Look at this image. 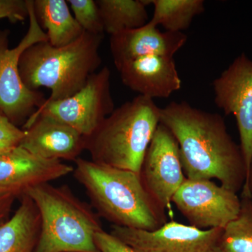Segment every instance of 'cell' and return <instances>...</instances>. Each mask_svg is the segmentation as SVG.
I'll return each mask as SVG.
<instances>
[{"label":"cell","mask_w":252,"mask_h":252,"mask_svg":"<svg viewBox=\"0 0 252 252\" xmlns=\"http://www.w3.org/2000/svg\"><path fill=\"white\" fill-rule=\"evenodd\" d=\"M29 28L19 44L9 48V30L0 31V110L17 126L28 119L46 101L42 92L31 91L20 75L19 60L25 50L41 41H49L34 14L32 0H27Z\"/></svg>","instance_id":"6"},{"label":"cell","mask_w":252,"mask_h":252,"mask_svg":"<svg viewBox=\"0 0 252 252\" xmlns=\"http://www.w3.org/2000/svg\"><path fill=\"white\" fill-rule=\"evenodd\" d=\"M73 175L99 218L112 225L154 230L168 221L165 211L145 189L140 173L79 158Z\"/></svg>","instance_id":"2"},{"label":"cell","mask_w":252,"mask_h":252,"mask_svg":"<svg viewBox=\"0 0 252 252\" xmlns=\"http://www.w3.org/2000/svg\"><path fill=\"white\" fill-rule=\"evenodd\" d=\"M160 120L178 142L187 179H215L235 193L242 190L247 178L245 160L221 116L183 101L160 108Z\"/></svg>","instance_id":"1"},{"label":"cell","mask_w":252,"mask_h":252,"mask_svg":"<svg viewBox=\"0 0 252 252\" xmlns=\"http://www.w3.org/2000/svg\"><path fill=\"white\" fill-rule=\"evenodd\" d=\"M104 32L110 36L149 22L146 0H96Z\"/></svg>","instance_id":"18"},{"label":"cell","mask_w":252,"mask_h":252,"mask_svg":"<svg viewBox=\"0 0 252 252\" xmlns=\"http://www.w3.org/2000/svg\"><path fill=\"white\" fill-rule=\"evenodd\" d=\"M238 216L223 229L221 252H252V196L241 195Z\"/></svg>","instance_id":"20"},{"label":"cell","mask_w":252,"mask_h":252,"mask_svg":"<svg viewBox=\"0 0 252 252\" xmlns=\"http://www.w3.org/2000/svg\"><path fill=\"white\" fill-rule=\"evenodd\" d=\"M150 3L154 11L149 22L172 32H182L205 11L203 0H151Z\"/></svg>","instance_id":"19"},{"label":"cell","mask_w":252,"mask_h":252,"mask_svg":"<svg viewBox=\"0 0 252 252\" xmlns=\"http://www.w3.org/2000/svg\"><path fill=\"white\" fill-rule=\"evenodd\" d=\"M94 242L99 252H139L112 233L104 230L94 235Z\"/></svg>","instance_id":"23"},{"label":"cell","mask_w":252,"mask_h":252,"mask_svg":"<svg viewBox=\"0 0 252 252\" xmlns=\"http://www.w3.org/2000/svg\"><path fill=\"white\" fill-rule=\"evenodd\" d=\"M33 9L41 28L46 30L49 44L67 46L79 39L84 30L71 14L65 0H32Z\"/></svg>","instance_id":"17"},{"label":"cell","mask_w":252,"mask_h":252,"mask_svg":"<svg viewBox=\"0 0 252 252\" xmlns=\"http://www.w3.org/2000/svg\"><path fill=\"white\" fill-rule=\"evenodd\" d=\"M24 135V130L13 124L9 118L0 110V142L18 146Z\"/></svg>","instance_id":"24"},{"label":"cell","mask_w":252,"mask_h":252,"mask_svg":"<svg viewBox=\"0 0 252 252\" xmlns=\"http://www.w3.org/2000/svg\"><path fill=\"white\" fill-rule=\"evenodd\" d=\"M172 203L189 225L202 230L224 228L236 218L241 206L236 193L213 181L187 178Z\"/></svg>","instance_id":"9"},{"label":"cell","mask_w":252,"mask_h":252,"mask_svg":"<svg viewBox=\"0 0 252 252\" xmlns=\"http://www.w3.org/2000/svg\"><path fill=\"white\" fill-rule=\"evenodd\" d=\"M74 17L84 32L96 35H104L103 23L96 1L67 0Z\"/></svg>","instance_id":"21"},{"label":"cell","mask_w":252,"mask_h":252,"mask_svg":"<svg viewBox=\"0 0 252 252\" xmlns=\"http://www.w3.org/2000/svg\"><path fill=\"white\" fill-rule=\"evenodd\" d=\"M40 231L37 207L28 195H23L14 215L0 225V252H34Z\"/></svg>","instance_id":"16"},{"label":"cell","mask_w":252,"mask_h":252,"mask_svg":"<svg viewBox=\"0 0 252 252\" xmlns=\"http://www.w3.org/2000/svg\"><path fill=\"white\" fill-rule=\"evenodd\" d=\"M19 147L47 160L75 161L85 150V139L72 127L54 118L40 115L23 126Z\"/></svg>","instance_id":"13"},{"label":"cell","mask_w":252,"mask_h":252,"mask_svg":"<svg viewBox=\"0 0 252 252\" xmlns=\"http://www.w3.org/2000/svg\"><path fill=\"white\" fill-rule=\"evenodd\" d=\"M26 195L41 218V231L34 252H99L94 235L103 230L98 215L67 185L43 184Z\"/></svg>","instance_id":"5"},{"label":"cell","mask_w":252,"mask_h":252,"mask_svg":"<svg viewBox=\"0 0 252 252\" xmlns=\"http://www.w3.org/2000/svg\"><path fill=\"white\" fill-rule=\"evenodd\" d=\"M15 198L11 194L0 193V225L6 221Z\"/></svg>","instance_id":"25"},{"label":"cell","mask_w":252,"mask_h":252,"mask_svg":"<svg viewBox=\"0 0 252 252\" xmlns=\"http://www.w3.org/2000/svg\"><path fill=\"white\" fill-rule=\"evenodd\" d=\"M17 147L14 144L5 143V142H0V156L2 155L11 149H14V147Z\"/></svg>","instance_id":"26"},{"label":"cell","mask_w":252,"mask_h":252,"mask_svg":"<svg viewBox=\"0 0 252 252\" xmlns=\"http://www.w3.org/2000/svg\"><path fill=\"white\" fill-rule=\"evenodd\" d=\"M223 229L202 230L168 220L151 231L111 225L109 233L139 252H221Z\"/></svg>","instance_id":"10"},{"label":"cell","mask_w":252,"mask_h":252,"mask_svg":"<svg viewBox=\"0 0 252 252\" xmlns=\"http://www.w3.org/2000/svg\"><path fill=\"white\" fill-rule=\"evenodd\" d=\"M249 189H250V191L251 192L252 195V165L251 170H250V180H249Z\"/></svg>","instance_id":"27"},{"label":"cell","mask_w":252,"mask_h":252,"mask_svg":"<svg viewBox=\"0 0 252 252\" xmlns=\"http://www.w3.org/2000/svg\"><path fill=\"white\" fill-rule=\"evenodd\" d=\"M160 108L140 95L114 109L85 139L91 160L140 173L146 152L160 124Z\"/></svg>","instance_id":"4"},{"label":"cell","mask_w":252,"mask_h":252,"mask_svg":"<svg viewBox=\"0 0 252 252\" xmlns=\"http://www.w3.org/2000/svg\"><path fill=\"white\" fill-rule=\"evenodd\" d=\"M73 171L74 167L61 160L41 158L17 146L0 156V193L22 197L30 189Z\"/></svg>","instance_id":"12"},{"label":"cell","mask_w":252,"mask_h":252,"mask_svg":"<svg viewBox=\"0 0 252 252\" xmlns=\"http://www.w3.org/2000/svg\"><path fill=\"white\" fill-rule=\"evenodd\" d=\"M187 41L183 32H161L150 22L110 36L109 47L116 68L147 56L173 57Z\"/></svg>","instance_id":"15"},{"label":"cell","mask_w":252,"mask_h":252,"mask_svg":"<svg viewBox=\"0 0 252 252\" xmlns=\"http://www.w3.org/2000/svg\"><path fill=\"white\" fill-rule=\"evenodd\" d=\"M103 37L84 32L77 40L62 47H54L49 41L30 46L18 64L23 84L31 91L50 89L51 94L46 101L71 97L100 67L99 50Z\"/></svg>","instance_id":"3"},{"label":"cell","mask_w":252,"mask_h":252,"mask_svg":"<svg viewBox=\"0 0 252 252\" xmlns=\"http://www.w3.org/2000/svg\"><path fill=\"white\" fill-rule=\"evenodd\" d=\"M117 70L124 85L152 99L168 98L182 87L173 57L144 56L124 63Z\"/></svg>","instance_id":"14"},{"label":"cell","mask_w":252,"mask_h":252,"mask_svg":"<svg viewBox=\"0 0 252 252\" xmlns=\"http://www.w3.org/2000/svg\"><path fill=\"white\" fill-rule=\"evenodd\" d=\"M110 77V69L104 66L92 74L77 94L64 99L46 100L24 125L44 115L67 124L84 137H89L115 109Z\"/></svg>","instance_id":"7"},{"label":"cell","mask_w":252,"mask_h":252,"mask_svg":"<svg viewBox=\"0 0 252 252\" xmlns=\"http://www.w3.org/2000/svg\"><path fill=\"white\" fill-rule=\"evenodd\" d=\"M149 195L162 210H171L172 198L185 182L178 142L162 124L158 126L140 172Z\"/></svg>","instance_id":"11"},{"label":"cell","mask_w":252,"mask_h":252,"mask_svg":"<svg viewBox=\"0 0 252 252\" xmlns=\"http://www.w3.org/2000/svg\"><path fill=\"white\" fill-rule=\"evenodd\" d=\"M212 87L217 107L236 120L247 170L241 195L252 196L249 189L252 165V60L244 53L240 55L214 80Z\"/></svg>","instance_id":"8"},{"label":"cell","mask_w":252,"mask_h":252,"mask_svg":"<svg viewBox=\"0 0 252 252\" xmlns=\"http://www.w3.org/2000/svg\"><path fill=\"white\" fill-rule=\"evenodd\" d=\"M28 17L27 0H0V20L23 22Z\"/></svg>","instance_id":"22"}]
</instances>
